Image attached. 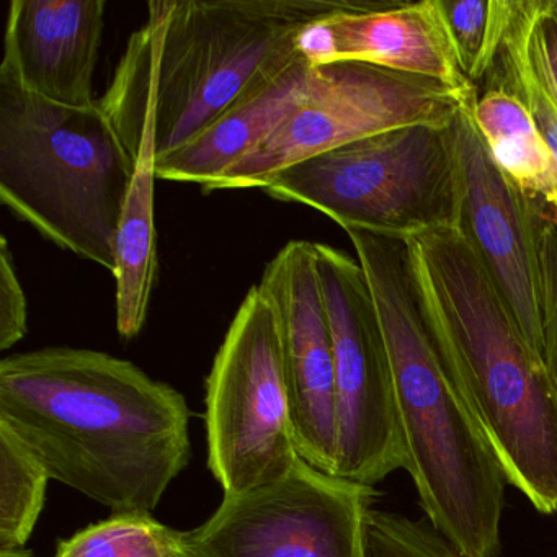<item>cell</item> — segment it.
<instances>
[{
    "label": "cell",
    "mask_w": 557,
    "mask_h": 557,
    "mask_svg": "<svg viewBox=\"0 0 557 557\" xmlns=\"http://www.w3.org/2000/svg\"><path fill=\"white\" fill-rule=\"evenodd\" d=\"M190 409L132 361L48 347L0 361V425L54 481L112 513H152L190 462Z\"/></svg>",
    "instance_id": "cell-1"
},
{
    "label": "cell",
    "mask_w": 557,
    "mask_h": 557,
    "mask_svg": "<svg viewBox=\"0 0 557 557\" xmlns=\"http://www.w3.org/2000/svg\"><path fill=\"white\" fill-rule=\"evenodd\" d=\"M426 331L505 478L557 513V380L524 341L461 224L404 237Z\"/></svg>",
    "instance_id": "cell-2"
},
{
    "label": "cell",
    "mask_w": 557,
    "mask_h": 557,
    "mask_svg": "<svg viewBox=\"0 0 557 557\" xmlns=\"http://www.w3.org/2000/svg\"><path fill=\"white\" fill-rule=\"evenodd\" d=\"M332 0H154L99 100L125 148L146 122L158 158L181 148L299 57Z\"/></svg>",
    "instance_id": "cell-3"
},
{
    "label": "cell",
    "mask_w": 557,
    "mask_h": 557,
    "mask_svg": "<svg viewBox=\"0 0 557 557\" xmlns=\"http://www.w3.org/2000/svg\"><path fill=\"white\" fill-rule=\"evenodd\" d=\"M386 345L406 471L426 520L462 557L502 554L508 482L426 331L403 240L345 230Z\"/></svg>",
    "instance_id": "cell-4"
},
{
    "label": "cell",
    "mask_w": 557,
    "mask_h": 557,
    "mask_svg": "<svg viewBox=\"0 0 557 557\" xmlns=\"http://www.w3.org/2000/svg\"><path fill=\"white\" fill-rule=\"evenodd\" d=\"M135 159L100 103L60 106L0 63V200L45 239L115 272Z\"/></svg>",
    "instance_id": "cell-5"
},
{
    "label": "cell",
    "mask_w": 557,
    "mask_h": 557,
    "mask_svg": "<svg viewBox=\"0 0 557 557\" xmlns=\"http://www.w3.org/2000/svg\"><path fill=\"white\" fill-rule=\"evenodd\" d=\"M263 190L306 205L342 230L403 240L419 231L461 224L462 177L449 126H407L306 159Z\"/></svg>",
    "instance_id": "cell-6"
},
{
    "label": "cell",
    "mask_w": 557,
    "mask_h": 557,
    "mask_svg": "<svg viewBox=\"0 0 557 557\" xmlns=\"http://www.w3.org/2000/svg\"><path fill=\"white\" fill-rule=\"evenodd\" d=\"M208 469L224 495L285 478L299 459L278 318L259 285L240 302L205 396Z\"/></svg>",
    "instance_id": "cell-7"
},
{
    "label": "cell",
    "mask_w": 557,
    "mask_h": 557,
    "mask_svg": "<svg viewBox=\"0 0 557 557\" xmlns=\"http://www.w3.org/2000/svg\"><path fill=\"white\" fill-rule=\"evenodd\" d=\"M475 102L435 81L371 64L312 66L295 112L203 191L263 188L285 169L350 143L407 126L453 125Z\"/></svg>",
    "instance_id": "cell-8"
},
{
    "label": "cell",
    "mask_w": 557,
    "mask_h": 557,
    "mask_svg": "<svg viewBox=\"0 0 557 557\" xmlns=\"http://www.w3.org/2000/svg\"><path fill=\"white\" fill-rule=\"evenodd\" d=\"M376 491L299 456L272 484L224 495L200 527L184 531L195 557H367L364 518Z\"/></svg>",
    "instance_id": "cell-9"
},
{
    "label": "cell",
    "mask_w": 557,
    "mask_h": 557,
    "mask_svg": "<svg viewBox=\"0 0 557 557\" xmlns=\"http://www.w3.org/2000/svg\"><path fill=\"white\" fill-rule=\"evenodd\" d=\"M334 345L338 478L374 485L406 468L393 376L373 299L357 257L314 244Z\"/></svg>",
    "instance_id": "cell-10"
},
{
    "label": "cell",
    "mask_w": 557,
    "mask_h": 557,
    "mask_svg": "<svg viewBox=\"0 0 557 557\" xmlns=\"http://www.w3.org/2000/svg\"><path fill=\"white\" fill-rule=\"evenodd\" d=\"M278 318L286 384L299 456L337 472L338 409L331 322L314 244L292 240L270 260L259 283Z\"/></svg>",
    "instance_id": "cell-11"
},
{
    "label": "cell",
    "mask_w": 557,
    "mask_h": 557,
    "mask_svg": "<svg viewBox=\"0 0 557 557\" xmlns=\"http://www.w3.org/2000/svg\"><path fill=\"white\" fill-rule=\"evenodd\" d=\"M462 177V230L481 257L524 341L546 360L537 205L528 200L488 154L472 109L451 125Z\"/></svg>",
    "instance_id": "cell-12"
},
{
    "label": "cell",
    "mask_w": 557,
    "mask_h": 557,
    "mask_svg": "<svg viewBox=\"0 0 557 557\" xmlns=\"http://www.w3.org/2000/svg\"><path fill=\"white\" fill-rule=\"evenodd\" d=\"M298 51L312 66L355 61L435 81L471 102L479 97L459 63L440 0H342L337 11L302 28Z\"/></svg>",
    "instance_id": "cell-13"
},
{
    "label": "cell",
    "mask_w": 557,
    "mask_h": 557,
    "mask_svg": "<svg viewBox=\"0 0 557 557\" xmlns=\"http://www.w3.org/2000/svg\"><path fill=\"white\" fill-rule=\"evenodd\" d=\"M106 9L103 0H12L4 50L32 92L60 106H96Z\"/></svg>",
    "instance_id": "cell-14"
},
{
    "label": "cell",
    "mask_w": 557,
    "mask_h": 557,
    "mask_svg": "<svg viewBox=\"0 0 557 557\" xmlns=\"http://www.w3.org/2000/svg\"><path fill=\"white\" fill-rule=\"evenodd\" d=\"M311 70L312 64L299 54L282 73L234 103L200 135L156 159L158 178L197 184L207 190L295 112L308 89Z\"/></svg>",
    "instance_id": "cell-15"
},
{
    "label": "cell",
    "mask_w": 557,
    "mask_h": 557,
    "mask_svg": "<svg viewBox=\"0 0 557 557\" xmlns=\"http://www.w3.org/2000/svg\"><path fill=\"white\" fill-rule=\"evenodd\" d=\"M129 154L135 175L115 237V309L120 337L132 341L145 327L158 275L154 126L146 122Z\"/></svg>",
    "instance_id": "cell-16"
},
{
    "label": "cell",
    "mask_w": 557,
    "mask_h": 557,
    "mask_svg": "<svg viewBox=\"0 0 557 557\" xmlns=\"http://www.w3.org/2000/svg\"><path fill=\"white\" fill-rule=\"evenodd\" d=\"M475 128L505 177L557 220V165L536 123L518 97L488 87L472 109Z\"/></svg>",
    "instance_id": "cell-17"
},
{
    "label": "cell",
    "mask_w": 557,
    "mask_h": 557,
    "mask_svg": "<svg viewBox=\"0 0 557 557\" xmlns=\"http://www.w3.org/2000/svg\"><path fill=\"white\" fill-rule=\"evenodd\" d=\"M541 0H508L500 45L485 81L523 102L557 165V89L541 40Z\"/></svg>",
    "instance_id": "cell-18"
},
{
    "label": "cell",
    "mask_w": 557,
    "mask_h": 557,
    "mask_svg": "<svg viewBox=\"0 0 557 557\" xmlns=\"http://www.w3.org/2000/svg\"><path fill=\"white\" fill-rule=\"evenodd\" d=\"M50 481L44 465L0 425V550L27 547Z\"/></svg>",
    "instance_id": "cell-19"
},
{
    "label": "cell",
    "mask_w": 557,
    "mask_h": 557,
    "mask_svg": "<svg viewBox=\"0 0 557 557\" xmlns=\"http://www.w3.org/2000/svg\"><path fill=\"white\" fill-rule=\"evenodd\" d=\"M182 553L184 531L161 523L152 513H112L58 541L53 557H178Z\"/></svg>",
    "instance_id": "cell-20"
},
{
    "label": "cell",
    "mask_w": 557,
    "mask_h": 557,
    "mask_svg": "<svg viewBox=\"0 0 557 557\" xmlns=\"http://www.w3.org/2000/svg\"><path fill=\"white\" fill-rule=\"evenodd\" d=\"M466 77L479 89L500 45L508 0H440Z\"/></svg>",
    "instance_id": "cell-21"
},
{
    "label": "cell",
    "mask_w": 557,
    "mask_h": 557,
    "mask_svg": "<svg viewBox=\"0 0 557 557\" xmlns=\"http://www.w3.org/2000/svg\"><path fill=\"white\" fill-rule=\"evenodd\" d=\"M367 557H462L426 518L371 507L364 518Z\"/></svg>",
    "instance_id": "cell-22"
},
{
    "label": "cell",
    "mask_w": 557,
    "mask_h": 557,
    "mask_svg": "<svg viewBox=\"0 0 557 557\" xmlns=\"http://www.w3.org/2000/svg\"><path fill=\"white\" fill-rule=\"evenodd\" d=\"M536 231L541 275H543L546 361L557 380V221L549 214L540 213Z\"/></svg>",
    "instance_id": "cell-23"
},
{
    "label": "cell",
    "mask_w": 557,
    "mask_h": 557,
    "mask_svg": "<svg viewBox=\"0 0 557 557\" xmlns=\"http://www.w3.org/2000/svg\"><path fill=\"white\" fill-rule=\"evenodd\" d=\"M27 296L15 270L8 237L0 239V350H9L27 335Z\"/></svg>",
    "instance_id": "cell-24"
},
{
    "label": "cell",
    "mask_w": 557,
    "mask_h": 557,
    "mask_svg": "<svg viewBox=\"0 0 557 557\" xmlns=\"http://www.w3.org/2000/svg\"><path fill=\"white\" fill-rule=\"evenodd\" d=\"M543 2V0H541ZM541 40H543L544 54H546L547 67H549L550 77H553L554 86L557 89V22L547 17L544 11L541 17Z\"/></svg>",
    "instance_id": "cell-25"
},
{
    "label": "cell",
    "mask_w": 557,
    "mask_h": 557,
    "mask_svg": "<svg viewBox=\"0 0 557 557\" xmlns=\"http://www.w3.org/2000/svg\"><path fill=\"white\" fill-rule=\"evenodd\" d=\"M544 11H546L547 17L553 18L557 22V0H543Z\"/></svg>",
    "instance_id": "cell-26"
},
{
    "label": "cell",
    "mask_w": 557,
    "mask_h": 557,
    "mask_svg": "<svg viewBox=\"0 0 557 557\" xmlns=\"http://www.w3.org/2000/svg\"><path fill=\"white\" fill-rule=\"evenodd\" d=\"M178 557H195V556H191L190 553H187V550H185V547H184V553L181 554V556Z\"/></svg>",
    "instance_id": "cell-27"
}]
</instances>
